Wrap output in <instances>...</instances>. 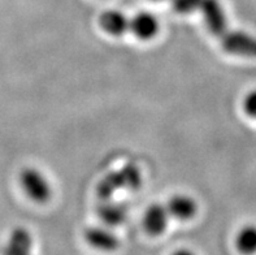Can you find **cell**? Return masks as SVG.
Instances as JSON below:
<instances>
[{
  "label": "cell",
  "instance_id": "8992f818",
  "mask_svg": "<svg viewBox=\"0 0 256 255\" xmlns=\"http://www.w3.org/2000/svg\"><path fill=\"white\" fill-rule=\"evenodd\" d=\"M32 237L26 228L17 226L10 232L3 249V255H32Z\"/></svg>",
  "mask_w": 256,
  "mask_h": 255
},
{
  "label": "cell",
  "instance_id": "9c48e42d",
  "mask_svg": "<svg viewBox=\"0 0 256 255\" xmlns=\"http://www.w3.org/2000/svg\"><path fill=\"white\" fill-rule=\"evenodd\" d=\"M130 30L140 39L148 41L159 32V21L152 13L140 12L130 20Z\"/></svg>",
  "mask_w": 256,
  "mask_h": 255
},
{
  "label": "cell",
  "instance_id": "6da1fadb",
  "mask_svg": "<svg viewBox=\"0 0 256 255\" xmlns=\"http://www.w3.org/2000/svg\"><path fill=\"white\" fill-rule=\"evenodd\" d=\"M20 182L26 195L36 203H46L51 197V187L44 174L36 168H25L20 174Z\"/></svg>",
  "mask_w": 256,
  "mask_h": 255
},
{
  "label": "cell",
  "instance_id": "4fadbf2b",
  "mask_svg": "<svg viewBox=\"0 0 256 255\" xmlns=\"http://www.w3.org/2000/svg\"><path fill=\"white\" fill-rule=\"evenodd\" d=\"M121 178V184H122L124 189L128 190H138L142 185V174L138 167L134 164H126L124 165L122 168L118 171Z\"/></svg>",
  "mask_w": 256,
  "mask_h": 255
},
{
  "label": "cell",
  "instance_id": "5bb4252c",
  "mask_svg": "<svg viewBox=\"0 0 256 255\" xmlns=\"http://www.w3.org/2000/svg\"><path fill=\"white\" fill-rule=\"evenodd\" d=\"M202 0H172L173 10L181 15H188L200 8Z\"/></svg>",
  "mask_w": 256,
  "mask_h": 255
},
{
  "label": "cell",
  "instance_id": "8fae6325",
  "mask_svg": "<svg viewBox=\"0 0 256 255\" xmlns=\"http://www.w3.org/2000/svg\"><path fill=\"white\" fill-rule=\"evenodd\" d=\"M236 247L242 255L256 254V225H246L240 228L236 236Z\"/></svg>",
  "mask_w": 256,
  "mask_h": 255
},
{
  "label": "cell",
  "instance_id": "ba28073f",
  "mask_svg": "<svg viewBox=\"0 0 256 255\" xmlns=\"http://www.w3.org/2000/svg\"><path fill=\"white\" fill-rule=\"evenodd\" d=\"M169 215L180 221H188L192 219L198 212V204L188 195L184 194H177L174 197L169 199L168 206H166Z\"/></svg>",
  "mask_w": 256,
  "mask_h": 255
},
{
  "label": "cell",
  "instance_id": "52a82bcc",
  "mask_svg": "<svg viewBox=\"0 0 256 255\" xmlns=\"http://www.w3.org/2000/svg\"><path fill=\"white\" fill-rule=\"evenodd\" d=\"M99 25L110 36L121 37L130 30V19L120 11L110 10L102 13L99 17Z\"/></svg>",
  "mask_w": 256,
  "mask_h": 255
},
{
  "label": "cell",
  "instance_id": "5b68a950",
  "mask_svg": "<svg viewBox=\"0 0 256 255\" xmlns=\"http://www.w3.org/2000/svg\"><path fill=\"white\" fill-rule=\"evenodd\" d=\"M169 217H170V215H169L166 206L160 203L151 204L143 216V228L150 236H160L168 228Z\"/></svg>",
  "mask_w": 256,
  "mask_h": 255
},
{
  "label": "cell",
  "instance_id": "9a60e30c",
  "mask_svg": "<svg viewBox=\"0 0 256 255\" xmlns=\"http://www.w3.org/2000/svg\"><path fill=\"white\" fill-rule=\"evenodd\" d=\"M244 112L252 119H256V90L251 91L244 99Z\"/></svg>",
  "mask_w": 256,
  "mask_h": 255
},
{
  "label": "cell",
  "instance_id": "3957f363",
  "mask_svg": "<svg viewBox=\"0 0 256 255\" xmlns=\"http://www.w3.org/2000/svg\"><path fill=\"white\" fill-rule=\"evenodd\" d=\"M208 32L214 37H221L228 30V20L220 0H202L200 8Z\"/></svg>",
  "mask_w": 256,
  "mask_h": 255
},
{
  "label": "cell",
  "instance_id": "277c9868",
  "mask_svg": "<svg viewBox=\"0 0 256 255\" xmlns=\"http://www.w3.org/2000/svg\"><path fill=\"white\" fill-rule=\"evenodd\" d=\"M84 241L92 249L102 252H114L120 247V238L106 226H88L84 233Z\"/></svg>",
  "mask_w": 256,
  "mask_h": 255
},
{
  "label": "cell",
  "instance_id": "7c38bea8",
  "mask_svg": "<svg viewBox=\"0 0 256 255\" xmlns=\"http://www.w3.org/2000/svg\"><path fill=\"white\" fill-rule=\"evenodd\" d=\"M120 187H122L121 184V178L118 172H110L107 176H104L100 180V182L96 186V193L99 198L103 200H107L112 198L114 193H116Z\"/></svg>",
  "mask_w": 256,
  "mask_h": 255
},
{
  "label": "cell",
  "instance_id": "7a4b0ae2",
  "mask_svg": "<svg viewBox=\"0 0 256 255\" xmlns=\"http://www.w3.org/2000/svg\"><path fill=\"white\" fill-rule=\"evenodd\" d=\"M222 49L230 55L256 58V37L242 30H229L220 37Z\"/></svg>",
  "mask_w": 256,
  "mask_h": 255
},
{
  "label": "cell",
  "instance_id": "30bf717a",
  "mask_svg": "<svg viewBox=\"0 0 256 255\" xmlns=\"http://www.w3.org/2000/svg\"><path fill=\"white\" fill-rule=\"evenodd\" d=\"M98 215L106 225H121L128 219V208L124 204L110 202V199L103 200V203L98 207Z\"/></svg>",
  "mask_w": 256,
  "mask_h": 255
},
{
  "label": "cell",
  "instance_id": "2e32d148",
  "mask_svg": "<svg viewBox=\"0 0 256 255\" xmlns=\"http://www.w3.org/2000/svg\"><path fill=\"white\" fill-rule=\"evenodd\" d=\"M172 255H196V254L188 249H178V250H176Z\"/></svg>",
  "mask_w": 256,
  "mask_h": 255
}]
</instances>
